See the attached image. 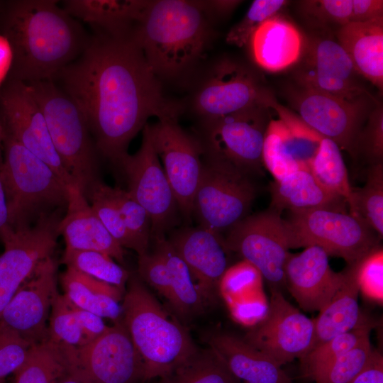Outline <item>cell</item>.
I'll use <instances>...</instances> for the list:
<instances>
[{"label": "cell", "mask_w": 383, "mask_h": 383, "mask_svg": "<svg viewBox=\"0 0 383 383\" xmlns=\"http://www.w3.org/2000/svg\"><path fill=\"white\" fill-rule=\"evenodd\" d=\"M269 301L263 292L228 307L235 321L251 328L265 317Z\"/></svg>", "instance_id": "f907efd6"}, {"label": "cell", "mask_w": 383, "mask_h": 383, "mask_svg": "<svg viewBox=\"0 0 383 383\" xmlns=\"http://www.w3.org/2000/svg\"><path fill=\"white\" fill-rule=\"evenodd\" d=\"M167 240L187 265L205 305L213 303L228 268L221 235L199 226L173 231Z\"/></svg>", "instance_id": "7402d4cb"}, {"label": "cell", "mask_w": 383, "mask_h": 383, "mask_svg": "<svg viewBox=\"0 0 383 383\" xmlns=\"http://www.w3.org/2000/svg\"><path fill=\"white\" fill-rule=\"evenodd\" d=\"M148 1L66 0L62 8L75 19L111 35L131 33Z\"/></svg>", "instance_id": "f546056e"}, {"label": "cell", "mask_w": 383, "mask_h": 383, "mask_svg": "<svg viewBox=\"0 0 383 383\" xmlns=\"http://www.w3.org/2000/svg\"><path fill=\"white\" fill-rule=\"evenodd\" d=\"M303 37L288 20L275 15L263 21L252 33L250 47L255 62L269 72H279L299 60Z\"/></svg>", "instance_id": "484cf974"}, {"label": "cell", "mask_w": 383, "mask_h": 383, "mask_svg": "<svg viewBox=\"0 0 383 383\" xmlns=\"http://www.w3.org/2000/svg\"><path fill=\"white\" fill-rule=\"evenodd\" d=\"M350 383H383V357L379 351L374 350L365 367Z\"/></svg>", "instance_id": "f5cc1de1"}, {"label": "cell", "mask_w": 383, "mask_h": 383, "mask_svg": "<svg viewBox=\"0 0 383 383\" xmlns=\"http://www.w3.org/2000/svg\"><path fill=\"white\" fill-rule=\"evenodd\" d=\"M282 213L267 210L246 216L231 230L223 244L253 265L272 289L285 286L284 265L289 254Z\"/></svg>", "instance_id": "9a60e30c"}, {"label": "cell", "mask_w": 383, "mask_h": 383, "mask_svg": "<svg viewBox=\"0 0 383 383\" xmlns=\"http://www.w3.org/2000/svg\"><path fill=\"white\" fill-rule=\"evenodd\" d=\"M206 341L241 383H292L282 366L243 338L213 332Z\"/></svg>", "instance_id": "d4e9b609"}, {"label": "cell", "mask_w": 383, "mask_h": 383, "mask_svg": "<svg viewBox=\"0 0 383 383\" xmlns=\"http://www.w3.org/2000/svg\"><path fill=\"white\" fill-rule=\"evenodd\" d=\"M131 242V250L138 256L148 252L152 240L151 220L145 209L135 201L127 190L111 187Z\"/></svg>", "instance_id": "ab89813d"}, {"label": "cell", "mask_w": 383, "mask_h": 383, "mask_svg": "<svg viewBox=\"0 0 383 383\" xmlns=\"http://www.w3.org/2000/svg\"><path fill=\"white\" fill-rule=\"evenodd\" d=\"M242 1L233 0L196 1L204 13L217 16L230 14Z\"/></svg>", "instance_id": "db71d44e"}, {"label": "cell", "mask_w": 383, "mask_h": 383, "mask_svg": "<svg viewBox=\"0 0 383 383\" xmlns=\"http://www.w3.org/2000/svg\"><path fill=\"white\" fill-rule=\"evenodd\" d=\"M256 196L248 173L207 156L194 195L192 215L199 226L219 235L248 216Z\"/></svg>", "instance_id": "ba28073f"}, {"label": "cell", "mask_w": 383, "mask_h": 383, "mask_svg": "<svg viewBox=\"0 0 383 383\" xmlns=\"http://www.w3.org/2000/svg\"><path fill=\"white\" fill-rule=\"evenodd\" d=\"M1 26L13 52L9 79L26 84L53 80L80 55L90 38L55 0L10 1Z\"/></svg>", "instance_id": "7a4b0ae2"}, {"label": "cell", "mask_w": 383, "mask_h": 383, "mask_svg": "<svg viewBox=\"0 0 383 383\" xmlns=\"http://www.w3.org/2000/svg\"><path fill=\"white\" fill-rule=\"evenodd\" d=\"M57 382V381H56ZM56 382H53V383H56Z\"/></svg>", "instance_id": "94428289"}, {"label": "cell", "mask_w": 383, "mask_h": 383, "mask_svg": "<svg viewBox=\"0 0 383 383\" xmlns=\"http://www.w3.org/2000/svg\"><path fill=\"white\" fill-rule=\"evenodd\" d=\"M62 262L67 267L113 285L123 292L130 277L128 272L111 257L97 251L66 248Z\"/></svg>", "instance_id": "f35d334b"}, {"label": "cell", "mask_w": 383, "mask_h": 383, "mask_svg": "<svg viewBox=\"0 0 383 383\" xmlns=\"http://www.w3.org/2000/svg\"><path fill=\"white\" fill-rule=\"evenodd\" d=\"M358 263L347 266L341 287L314 318V336L309 351L340 334L354 329L367 318L361 313L358 304Z\"/></svg>", "instance_id": "83f0119b"}, {"label": "cell", "mask_w": 383, "mask_h": 383, "mask_svg": "<svg viewBox=\"0 0 383 383\" xmlns=\"http://www.w3.org/2000/svg\"><path fill=\"white\" fill-rule=\"evenodd\" d=\"M286 94L306 125L353 157L363 123L379 104L377 100L347 101L297 84L289 87Z\"/></svg>", "instance_id": "8fae6325"}, {"label": "cell", "mask_w": 383, "mask_h": 383, "mask_svg": "<svg viewBox=\"0 0 383 383\" xmlns=\"http://www.w3.org/2000/svg\"><path fill=\"white\" fill-rule=\"evenodd\" d=\"M360 291L369 299L383 301V250L379 247L365 256L357 265Z\"/></svg>", "instance_id": "c3c4849f"}, {"label": "cell", "mask_w": 383, "mask_h": 383, "mask_svg": "<svg viewBox=\"0 0 383 383\" xmlns=\"http://www.w3.org/2000/svg\"><path fill=\"white\" fill-rule=\"evenodd\" d=\"M374 323L366 318L354 329L340 334L311 350L301 358L302 374L313 378L336 358L370 336Z\"/></svg>", "instance_id": "8d00e7d4"}, {"label": "cell", "mask_w": 383, "mask_h": 383, "mask_svg": "<svg viewBox=\"0 0 383 383\" xmlns=\"http://www.w3.org/2000/svg\"><path fill=\"white\" fill-rule=\"evenodd\" d=\"M328 255L311 245L298 254L289 253L284 265L285 286L299 306L307 312H320L341 287L345 270L333 271Z\"/></svg>", "instance_id": "603a6c76"}, {"label": "cell", "mask_w": 383, "mask_h": 383, "mask_svg": "<svg viewBox=\"0 0 383 383\" xmlns=\"http://www.w3.org/2000/svg\"><path fill=\"white\" fill-rule=\"evenodd\" d=\"M57 264L43 260L4 309L0 321L32 343L49 338L48 323L57 289Z\"/></svg>", "instance_id": "44dd1931"}, {"label": "cell", "mask_w": 383, "mask_h": 383, "mask_svg": "<svg viewBox=\"0 0 383 383\" xmlns=\"http://www.w3.org/2000/svg\"><path fill=\"white\" fill-rule=\"evenodd\" d=\"M138 272L143 282L170 302L172 292L169 271L165 261L155 250L138 256Z\"/></svg>", "instance_id": "681fc988"}, {"label": "cell", "mask_w": 383, "mask_h": 383, "mask_svg": "<svg viewBox=\"0 0 383 383\" xmlns=\"http://www.w3.org/2000/svg\"><path fill=\"white\" fill-rule=\"evenodd\" d=\"M270 208L282 213L328 208L346 211L347 203L325 190L309 170H300L270 184Z\"/></svg>", "instance_id": "f1b7e54d"}, {"label": "cell", "mask_w": 383, "mask_h": 383, "mask_svg": "<svg viewBox=\"0 0 383 383\" xmlns=\"http://www.w3.org/2000/svg\"><path fill=\"white\" fill-rule=\"evenodd\" d=\"M154 242V250L165 261L170 274L172 292L170 306L183 319L199 313L205 304L187 265L165 237Z\"/></svg>", "instance_id": "d6a6232c"}, {"label": "cell", "mask_w": 383, "mask_h": 383, "mask_svg": "<svg viewBox=\"0 0 383 383\" xmlns=\"http://www.w3.org/2000/svg\"><path fill=\"white\" fill-rule=\"evenodd\" d=\"M336 36L356 72L382 91L383 18L341 26Z\"/></svg>", "instance_id": "4316f807"}, {"label": "cell", "mask_w": 383, "mask_h": 383, "mask_svg": "<svg viewBox=\"0 0 383 383\" xmlns=\"http://www.w3.org/2000/svg\"><path fill=\"white\" fill-rule=\"evenodd\" d=\"M48 331L51 340L65 345L78 348L86 343L80 324L64 294L57 293L53 300Z\"/></svg>", "instance_id": "ee69618b"}, {"label": "cell", "mask_w": 383, "mask_h": 383, "mask_svg": "<svg viewBox=\"0 0 383 383\" xmlns=\"http://www.w3.org/2000/svg\"><path fill=\"white\" fill-rule=\"evenodd\" d=\"M359 154L369 166L383 162V109L379 103L370 111L360 133L355 157Z\"/></svg>", "instance_id": "bcb514c9"}, {"label": "cell", "mask_w": 383, "mask_h": 383, "mask_svg": "<svg viewBox=\"0 0 383 383\" xmlns=\"http://www.w3.org/2000/svg\"><path fill=\"white\" fill-rule=\"evenodd\" d=\"M151 128L155 150L162 162L179 211L189 219L202 172L204 145L186 133L178 125L177 118L160 119L151 125Z\"/></svg>", "instance_id": "d6986e66"}, {"label": "cell", "mask_w": 383, "mask_h": 383, "mask_svg": "<svg viewBox=\"0 0 383 383\" xmlns=\"http://www.w3.org/2000/svg\"><path fill=\"white\" fill-rule=\"evenodd\" d=\"M350 213L383 236V162L369 166L363 187L354 190Z\"/></svg>", "instance_id": "74e56055"}, {"label": "cell", "mask_w": 383, "mask_h": 383, "mask_svg": "<svg viewBox=\"0 0 383 383\" xmlns=\"http://www.w3.org/2000/svg\"><path fill=\"white\" fill-rule=\"evenodd\" d=\"M63 345L50 338L33 345L13 383H53L67 371Z\"/></svg>", "instance_id": "e575fe53"}, {"label": "cell", "mask_w": 383, "mask_h": 383, "mask_svg": "<svg viewBox=\"0 0 383 383\" xmlns=\"http://www.w3.org/2000/svg\"><path fill=\"white\" fill-rule=\"evenodd\" d=\"M61 282L64 295L73 304L114 322L122 318L123 292L118 287L68 267Z\"/></svg>", "instance_id": "4dcf8cb0"}, {"label": "cell", "mask_w": 383, "mask_h": 383, "mask_svg": "<svg viewBox=\"0 0 383 383\" xmlns=\"http://www.w3.org/2000/svg\"><path fill=\"white\" fill-rule=\"evenodd\" d=\"M56 383H87L72 373L66 371L56 382Z\"/></svg>", "instance_id": "6f0895ef"}, {"label": "cell", "mask_w": 383, "mask_h": 383, "mask_svg": "<svg viewBox=\"0 0 383 383\" xmlns=\"http://www.w3.org/2000/svg\"><path fill=\"white\" fill-rule=\"evenodd\" d=\"M313 336L314 318L302 313L279 289H272L266 315L243 339L282 366L304 355Z\"/></svg>", "instance_id": "e0dca14e"}, {"label": "cell", "mask_w": 383, "mask_h": 383, "mask_svg": "<svg viewBox=\"0 0 383 383\" xmlns=\"http://www.w3.org/2000/svg\"><path fill=\"white\" fill-rule=\"evenodd\" d=\"M63 346L67 371L87 383H145L142 360L122 318L82 346Z\"/></svg>", "instance_id": "9c48e42d"}, {"label": "cell", "mask_w": 383, "mask_h": 383, "mask_svg": "<svg viewBox=\"0 0 383 383\" xmlns=\"http://www.w3.org/2000/svg\"><path fill=\"white\" fill-rule=\"evenodd\" d=\"M97 31L52 81L84 114L98 152L118 165L149 118H177L180 107L164 95L132 31Z\"/></svg>", "instance_id": "6da1fadb"}, {"label": "cell", "mask_w": 383, "mask_h": 383, "mask_svg": "<svg viewBox=\"0 0 383 383\" xmlns=\"http://www.w3.org/2000/svg\"><path fill=\"white\" fill-rule=\"evenodd\" d=\"M211 31L196 1L160 0L148 1L132 35L154 73L174 78L202 57Z\"/></svg>", "instance_id": "3957f363"}, {"label": "cell", "mask_w": 383, "mask_h": 383, "mask_svg": "<svg viewBox=\"0 0 383 383\" xmlns=\"http://www.w3.org/2000/svg\"><path fill=\"white\" fill-rule=\"evenodd\" d=\"M287 3L285 0L253 1L241 21L228 33L226 42L238 47L246 45L257 27L267 18L277 15Z\"/></svg>", "instance_id": "f6af8a7d"}, {"label": "cell", "mask_w": 383, "mask_h": 383, "mask_svg": "<svg viewBox=\"0 0 383 383\" xmlns=\"http://www.w3.org/2000/svg\"><path fill=\"white\" fill-rule=\"evenodd\" d=\"M11 228L6 193L0 177V236Z\"/></svg>", "instance_id": "9f6ffc18"}, {"label": "cell", "mask_w": 383, "mask_h": 383, "mask_svg": "<svg viewBox=\"0 0 383 383\" xmlns=\"http://www.w3.org/2000/svg\"><path fill=\"white\" fill-rule=\"evenodd\" d=\"M58 230L67 248L97 251L124 262L123 248L109 233L74 184L68 186V203Z\"/></svg>", "instance_id": "cb8c5ba5"}, {"label": "cell", "mask_w": 383, "mask_h": 383, "mask_svg": "<svg viewBox=\"0 0 383 383\" xmlns=\"http://www.w3.org/2000/svg\"><path fill=\"white\" fill-rule=\"evenodd\" d=\"M270 107L277 113L265 131L263 165L278 180L300 170H309L322 136L274 98Z\"/></svg>", "instance_id": "ffe728a7"}, {"label": "cell", "mask_w": 383, "mask_h": 383, "mask_svg": "<svg viewBox=\"0 0 383 383\" xmlns=\"http://www.w3.org/2000/svg\"><path fill=\"white\" fill-rule=\"evenodd\" d=\"M5 132L49 165L67 185L74 184L57 155L45 116L26 83L9 80L0 90Z\"/></svg>", "instance_id": "ac0fdd59"}, {"label": "cell", "mask_w": 383, "mask_h": 383, "mask_svg": "<svg viewBox=\"0 0 383 383\" xmlns=\"http://www.w3.org/2000/svg\"><path fill=\"white\" fill-rule=\"evenodd\" d=\"M4 135H5V130H4L2 121L0 119V167L3 161V159L1 157V145L4 141Z\"/></svg>", "instance_id": "680465c9"}, {"label": "cell", "mask_w": 383, "mask_h": 383, "mask_svg": "<svg viewBox=\"0 0 383 383\" xmlns=\"http://www.w3.org/2000/svg\"><path fill=\"white\" fill-rule=\"evenodd\" d=\"M262 276L250 262L243 260L226 269L219 283V294L228 306L263 292Z\"/></svg>", "instance_id": "60d3db41"}, {"label": "cell", "mask_w": 383, "mask_h": 383, "mask_svg": "<svg viewBox=\"0 0 383 383\" xmlns=\"http://www.w3.org/2000/svg\"><path fill=\"white\" fill-rule=\"evenodd\" d=\"M159 383H241L210 348L199 350Z\"/></svg>", "instance_id": "d590c367"}, {"label": "cell", "mask_w": 383, "mask_h": 383, "mask_svg": "<svg viewBox=\"0 0 383 383\" xmlns=\"http://www.w3.org/2000/svg\"><path fill=\"white\" fill-rule=\"evenodd\" d=\"M118 166L126 177L127 192L150 218L152 240L165 238L175 223L179 208L155 150L151 125L147 123L143 128L138 150L126 155Z\"/></svg>", "instance_id": "30bf717a"}, {"label": "cell", "mask_w": 383, "mask_h": 383, "mask_svg": "<svg viewBox=\"0 0 383 383\" xmlns=\"http://www.w3.org/2000/svg\"><path fill=\"white\" fill-rule=\"evenodd\" d=\"M33 345L0 321V379L23 365Z\"/></svg>", "instance_id": "7dc6e473"}, {"label": "cell", "mask_w": 383, "mask_h": 383, "mask_svg": "<svg viewBox=\"0 0 383 383\" xmlns=\"http://www.w3.org/2000/svg\"><path fill=\"white\" fill-rule=\"evenodd\" d=\"M0 383H4V379H0Z\"/></svg>", "instance_id": "91938a15"}, {"label": "cell", "mask_w": 383, "mask_h": 383, "mask_svg": "<svg viewBox=\"0 0 383 383\" xmlns=\"http://www.w3.org/2000/svg\"><path fill=\"white\" fill-rule=\"evenodd\" d=\"M289 212L284 219L289 249L316 245L353 265L380 247L377 233L346 211L320 208Z\"/></svg>", "instance_id": "52a82bcc"}, {"label": "cell", "mask_w": 383, "mask_h": 383, "mask_svg": "<svg viewBox=\"0 0 383 383\" xmlns=\"http://www.w3.org/2000/svg\"><path fill=\"white\" fill-rule=\"evenodd\" d=\"M121 306L122 321L142 360L145 382L165 377L199 350L187 329L139 277H129Z\"/></svg>", "instance_id": "277c9868"}, {"label": "cell", "mask_w": 383, "mask_h": 383, "mask_svg": "<svg viewBox=\"0 0 383 383\" xmlns=\"http://www.w3.org/2000/svg\"><path fill=\"white\" fill-rule=\"evenodd\" d=\"M65 209L40 216L31 226L11 228L0 238V316L23 283L45 259L52 256Z\"/></svg>", "instance_id": "7c38bea8"}, {"label": "cell", "mask_w": 383, "mask_h": 383, "mask_svg": "<svg viewBox=\"0 0 383 383\" xmlns=\"http://www.w3.org/2000/svg\"><path fill=\"white\" fill-rule=\"evenodd\" d=\"M70 304L80 324L86 343L101 335L108 328L109 326L100 316L81 309L70 301Z\"/></svg>", "instance_id": "816d5d0a"}, {"label": "cell", "mask_w": 383, "mask_h": 383, "mask_svg": "<svg viewBox=\"0 0 383 383\" xmlns=\"http://www.w3.org/2000/svg\"><path fill=\"white\" fill-rule=\"evenodd\" d=\"M13 61V52L8 40L0 34V87L9 74Z\"/></svg>", "instance_id": "11a10c76"}, {"label": "cell", "mask_w": 383, "mask_h": 383, "mask_svg": "<svg viewBox=\"0 0 383 383\" xmlns=\"http://www.w3.org/2000/svg\"><path fill=\"white\" fill-rule=\"evenodd\" d=\"M373 352L368 336L327 365L312 380L316 383H350L365 367Z\"/></svg>", "instance_id": "7bdbcfd3"}, {"label": "cell", "mask_w": 383, "mask_h": 383, "mask_svg": "<svg viewBox=\"0 0 383 383\" xmlns=\"http://www.w3.org/2000/svg\"><path fill=\"white\" fill-rule=\"evenodd\" d=\"M26 84L45 116L52 143L65 169L84 195L100 179L99 152L84 114L53 81Z\"/></svg>", "instance_id": "8992f818"}, {"label": "cell", "mask_w": 383, "mask_h": 383, "mask_svg": "<svg viewBox=\"0 0 383 383\" xmlns=\"http://www.w3.org/2000/svg\"><path fill=\"white\" fill-rule=\"evenodd\" d=\"M301 14L317 26H340L383 18L380 0H306L299 2Z\"/></svg>", "instance_id": "1f68e13d"}, {"label": "cell", "mask_w": 383, "mask_h": 383, "mask_svg": "<svg viewBox=\"0 0 383 383\" xmlns=\"http://www.w3.org/2000/svg\"><path fill=\"white\" fill-rule=\"evenodd\" d=\"M3 145L4 157L0 177L11 227L25 228L43 214L66 209L69 185L49 165L6 132Z\"/></svg>", "instance_id": "5b68a950"}, {"label": "cell", "mask_w": 383, "mask_h": 383, "mask_svg": "<svg viewBox=\"0 0 383 383\" xmlns=\"http://www.w3.org/2000/svg\"><path fill=\"white\" fill-rule=\"evenodd\" d=\"M296 63L294 77L299 86L347 101L376 100L359 82L349 57L331 37L315 34L304 39Z\"/></svg>", "instance_id": "5bb4252c"}, {"label": "cell", "mask_w": 383, "mask_h": 383, "mask_svg": "<svg viewBox=\"0 0 383 383\" xmlns=\"http://www.w3.org/2000/svg\"><path fill=\"white\" fill-rule=\"evenodd\" d=\"M85 197L102 224L123 248L131 249L130 238L118 206L111 193V187L101 180L85 193Z\"/></svg>", "instance_id": "b9f144b4"}, {"label": "cell", "mask_w": 383, "mask_h": 383, "mask_svg": "<svg viewBox=\"0 0 383 383\" xmlns=\"http://www.w3.org/2000/svg\"><path fill=\"white\" fill-rule=\"evenodd\" d=\"M268 106H256L206 121L207 156L221 160L248 173L260 170L264 139L270 121Z\"/></svg>", "instance_id": "2e32d148"}, {"label": "cell", "mask_w": 383, "mask_h": 383, "mask_svg": "<svg viewBox=\"0 0 383 383\" xmlns=\"http://www.w3.org/2000/svg\"><path fill=\"white\" fill-rule=\"evenodd\" d=\"M274 98L252 69L226 58L213 66L196 91L192 106L209 121L256 106H270Z\"/></svg>", "instance_id": "4fadbf2b"}, {"label": "cell", "mask_w": 383, "mask_h": 383, "mask_svg": "<svg viewBox=\"0 0 383 383\" xmlns=\"http://www.w3.org/2000/svg\"><path fill=\"white\" fill-rule=\"evenodd\" d=\"M309 171L328 192L343 199L350 207L353 189L348 178L340 148L333 140L322 137Z\"/></svg>", "instance_id": "836d02e7"}]
</instances>
